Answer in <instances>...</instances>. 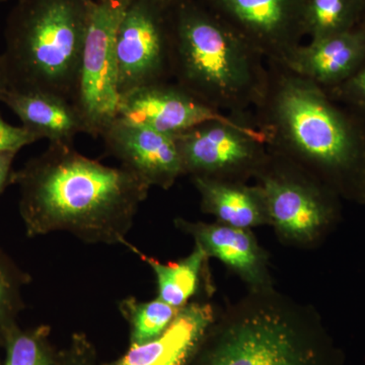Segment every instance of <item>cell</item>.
Masks as SVG:
<instances>
[{"label":"cell","instance_id":"1","mask_svg":"<svg viewBox=\"0 0 365 365\" xmlns=\"http://www.w3.org/2000/svg\"><path fill=\"white\" fill-rule=\"evenodd\" d=\"M28 237L68 232L86 244L123 245L150 187L124 167H109L73 146L47 150L14 170Z\"/></svg>","mask_w":365,"mask_h":365},{"label":"cell","instance_id":"2","mask_svg":"<svg viewBox=\"0 0 365 365\" xmlns=\"http://www.w3.org/2000/svg\"><path fill=\"white\" fill-rule=\"evenodd\" d=\"M267 64V88L252 122L265 137L268 150L340 198L365 203L364 118L287 66Z\"/></svg>","mask_w":365,"mask_h":365},{"label":"cell","instance_id":"3","mask_svg":"<svg viewBox=\"0 0 365 365\" xmlns=\"http://www.w3.org/2000/svg\"><path fill=\"white\" fill-rule=\"evenodd\" d=\"M321 318L272 288L252 290L213 322L189 365H342Z\"/></svg>","mask_w":365,"mask_h":365},{"label":"cell","instance_id":"4","mask_svg":"<svg viewBox=\"0 0 365 365\" xmlns=\"http://www.w3.org/2000/svg\"><path fill=\"white\" fill-rule=\"evenodd\" d=\"M173 81L217 110L252 121L268 83L267 60L199 0L170 9Z\"/></svg>","mask_w":365,"mask_h":365},{"label":"cell","instance_id":"5","mask_svg":"<svg viewBox=\"0 0 365 365\" xmlns=\"http://www.w3.org/2000/svg\"><path fill=\"white\" fill-rule=\"evenodd\" d=\"M93 0H16L0 54L11 90L73 102Z\"/></svg>","mask_w":365,"mask_h":365},{"label":"cell","instance_id":"6","mask_svg":"<svg viewBox=\"0 0 365 365\" xmlns=\"http://www.w3.org/2000/svg\"><path fill=\"white\" fill-rule=\"evenodd\" d=\"M255 178L263 190L270 225L287 241L314 242L338 220L340 197L285 158L269 151Z\"/></svg>","mask_w":365,"mask_h":365},{"label":"cell","instance_id":"7","mask_svg":"<svg viewBox=\"0 0 365 365\" xmlns=\"http://www.w3.org/2000/svg\"><path fill=\"white\" fill-rule=\"evenodd\" d=\"M170 9L158 0H132L124 9L115 38L120 97L173 81Z\"/></svg>","mask_w":365,"mask_h":365},{"label":"cell","instance_id":"8","mask_svg":"<svg viewBox=\"0 0 365 365\" xmlns=\"http://www.w3.org/2000/svg\"><path fill=\"white\" fill-rule=\"evenodd\" d=\"M127 6L93 0L78 91L72 104L83 118L86 134L98 138L118 118L120 93L115 38Z\"/></svg>","mask_w":365,"mask_h":365},{"label":"cell","instance_id":"9","mask_svg":"<svg viewBox=\"0 0 365 365\" xmlns=\"http://www.w3.org/2000/svg\"><path fill=\"white\" fill-rule=\"evenodd\" d=\"M185 175L246 182L269 158L265 137L253 123L208 122L176 136Z\"/></svg>","mask_w":365,"mask_h":365},{"label":"cell","instance_id":"10","mask_svg":"<svg viewBox=\"0 0 365 365\" xmlns=\"http://www.w3.org/2000/svg\"><path fill=\"white\" fill-rule=\"evenodd\" d=\"M267 62L287 66L307 38V0H199Z\"/></svg>","mask_w":365,"mask_h":365},{"label":"cell","instance_id":"11","mask_svg":"<svg viewBox=\"0 0 365 365\" xmlns=\"http://www.w3.org/2000/svg\"><path fill=\"white\" fill-rule=\"evenodd\" d=\"M118 118L172 136L208 122L252 123L209 107L174 81L143 86L121 96Z\"/></svg>","mask_w":365,"mask_h":365},{"label":"cell","instance_id":"12","mask_svg":"<svg viewBox=\"0 0 365 365\" xmlns=\"http://www.w3.org/2000/svg\"><path fill=\"white\" fill-rule=\"evenodd\" d=\"M101 137L108 153L150 188H172L185 175L176 136L117 118Z\"/></svg>","mask_w":365,"mask_h":365},{"label":"cell","instance_id":"13","mask_svg":"<svg viewBox=\"0 0 365 365\" xmlns=\"http://www.w3.org/2000/svg\"><path fill=\"white\" fill-rule=\"evenodd\" d=\"M364 58L365 21L351 30L302 43L284 66L328 91L347 81Z\"/></svg>","mask_w":365,"mask_h":365},{"label":"cell","instance_id":"14","mask_svg":"<svg viewBox=\"0 0 365 365\" xmlns=\"http://www.w3.org/2000/svg\"><path fill=\"white\" fill-rule=\"evenodd\" d=\"M215 319L210 304L189 302L162 335L130 345L121 357L104 365H189Z\"/></svg>","mask_w":365,"mask_h":365},{"label":"cell","instance_id":"15","mask_svg":"<svg viewBox=\"0 0 365 365\" xmlns=\"http://www.w3.org/2000/svg\"><path fill=\"white\" fill-rule=\"evenodd\" d=\"M176 227L193 237L209 257L234 270L252 290L271 287L267 256L250 230L222 223L192 222L177 218Z\"/></svg>","mask_w":365,"mask_h":365},{"label":"cell","instance_id":"16","mask_svg":"<svg viewBox=\"0 0 365 365\" xmlns=\"http://www.w3.org/2000/svg\"><path fill=\"white\" fill-rule=\"evenodd\" d=\"M0 102L20 119L21 126L54 145L73 146L86 134L83 118L71 101L41 91L6 90Z\"/></svg>","mask_w":365,"mask_h":365},{"label":"cell","instance_id":"17","mask_svg":"<svg viewBox=\"0 0 365 365\" xmlns=\"http://www.w3.org/2000/svg\"><path fill=\"white\" fill-rule=\"evenodd\" d=\"M203 212L215 216L217 222L250 230L270 225L263 190L246 182L192 178Z\"/></svg>","mask_w":365,"mask_h":365},{"label":"cell","instance_id":"18","mask_svg":"<svg viewBox=\"0 0 365 365\" xmlns=\"http://www.w3.org/2000/svg\"><path fill=\"white\" fill-rule=\"evenodd\" d=\"M127 248L139 256L155 273L158 299L177 309H182L189 304L190 299L198 290L204 264L208 259L207 255L198 245H195V248L186 258L170 263H162L139 251L131 244Z\"/></svg>","mask_w":365,"mask_h":365},{"label":"cell","instance_id":"19","mask_svg":"<svg viewBox=\"0 0 365 365\" xmlns=\"http://www.w3.org/2000/svg\"><path fill=\"white\" fill-rule=\"evenodd\" d=\"M365 21L364 0H307V38L322 39Z\"/></svg>","mask_w":365,"mask_h":365},{"label":"cell","instance_id":"20","mask_svg":"<svg viewBox=\"0 0 365 365\" xmlns=\"http://www.w3.org/2000/svg\"><path fill=\"white\" fill-rule=\"evenodd\" d=\"M180 309L158 297L150 302L127 297L119 304V311L130 329V345L143 344L162 335L176 319Z\"/></svg>","mask_w":365,"mask_h":365},{"label":"cell","instance_id":"21","mask_svg":"<svg viewBox=\"0 0 365 365\" xmlns=\"http://www.w3.org/2000/svg\"><path fill=\"white\" fill-rule=\"evenodd\" d=\"M2 365H59V355L50 342V328L42 325L21 330L16 327L7 336Z\"/></svg>","mask_w":365,"mask_h":365},{"label":"cell","instance_id":"22","mask_svg":"<svg viewBox=\"0 0 365 365\" xmlns=\"http://www.w3.org/2000/svg\"><path fill=\"white\" fill-rule=\"evenodd\" d=\"M29 282L24 273L7 255L0 252V345L14 330L19 314L23 309L21 288Z\"/></svg>","mask_w":365,"mask_h":365},{"label":"cell","instance_id":"23","mask_svg":"<svg viewBox=\"0 0 365 365\" xmlns=\"http://www.w3.org/2000/svg\"><path fill=\"white\" fill-rule=\"evenodd\" d=\"M329 95L349 108L359 116L365 117V58L357 71L347 81L328 91Z\"/></svg>","mask_w":365,"mask_h":365},{"label":"cell","instance_id":"24","mask_svg":"<svg viewBox=\"0 0 365 365\" xmlns=\"http://www.w3.org/2000/svg\"><path fill=\"white\" fill-rule=\"evenodd\" d=\"M59 365H98L97 351L85 334H73L68 347L59 354Z\"/></svg>","mask_w":365,"mask_h":365},{"label":"cell","instance_id":"25","mask_svg":"<svg viewBox=\"0 0 365 365\" xmlns=\"http://www.w3.org/2000/svg\"><path fill=\"white\" fill-rule=\"evenodd\" d=\"M39 138L24 126H14L7 123L0 116V155L18 153L26 146L37 143Z\"/></svg>","mask_w":365,"mask_h":365},{"label":"cell","instance_id":"26","mask_svg":"<svg viewBox=\"0 0 365 365\" xmlns=\"http://www.w3.org/2000/svg\"><path fill=\"white\" fill-rule=\"evenodd\" d=\"M16 155L18 153H6L0 155V196L2 195L6 187L11 185L14 172L13 165Z\"/></svg>","mask_w":365,"mask_h":365},{"label":"cell","instance_id":"27","mask_svg":"<svg viewBox=\"0 0 365 365\" xmlns=\"http://www.w3.org/2000/svg\"><path fill=\"white\" fill-rule=\"evenodd\" d=\"M9 86H7L6 71H4V63H2L1 57H0V100L2 96L6 93Z\"/></svg>","mask_w":365,"mask_h":365},{"label":"cell","instance_id":"28","mask_svg":"<svg viewBox=\"0 0 365 365\" xmlns=\"http://www.w3.org/2000/svg\"><path fill=\"white\" fill-rule=\"evenodd\" d=\"M160 4H162L163 6H167V7H173L175 6H177L178 4H180V2L185 1V0H158Z\"/></svg>","mask_w":365,"mask_h":365},{"label":"cell","instance_id":"29","mask_svg":"<svg viewBox=\"0 0 365 365\" xmlns=\"http://www.w3.org/2000/svg\"><path fill=\"white\" fill-rule=\"evenodd\" d=\"M110 1L117 2V4H124V6H128L132 0H110Z\"/></svg>","mask_w":365,"mask_h":365},{"label":"cell","instance_id":"30","mask_svg":"<svg viewBox=\"0 0 365 365\" xmlns=\"http://www.w3.org/2000/svg\"><path fill=\"white\" fill-rule=\"evenodd\" d=\"M9 1V0H0V2Z\"/></svg>","mask_w":365,"mask_h":365},{"label":"cell","instance_id":"31","mask_svg":"<svg viewBox=\"0 0 365 365\" xmlns=\"http://www.w3.org/2000/svg\"><path fill=\"white\" fill-rule=\"evenodd\" d=\"M0 365H2L1 362H0Z\"/></svg>","mask_w":365,"mask_h":365},{"label":"cell","instance_id":"32","mask_svg":"<svg viewBox=\"0 0 365 365\" xmlns=\"http://www.w3.org/2000/svg\"><path fill=\"white\" fill-rule=\"evenodd\" d=\"M364 2H365V0H364Z\"/></svg>","mask_w":365,"mask_h":365}]
</instances>
